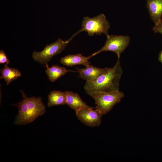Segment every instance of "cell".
I'll list each match as a JSON object with an SVG mask.
<instances>
[{
	"mask_svg": "<svg viewBox=\"0 0 162 162\" xmlns=\"http://www.w3.org/2000/svg\"><path fill=\"white\" fill-rule=\"evenodd\" d=\"M65 92L66 94V104L75 112L82 109L92 107L84 102L77 93L69 91Z\"/></svg>",
	"mask_w": 162,
	"mask_h": 162,
	"instance_id": "11",
	"label": "cell"
},
{
	"mask_svg": "<svg viewBox=\"0 0 162 162\" xmlns=\"http://www.w3.org/2000/svg\"><path fill=\"white\" fill-rule=\"evenodd\" d=\"M10 62L9 59L8 58L5 53L3 50L0 51V64H3L5 63L8 65Z\"/></svg>",
	"mask_w": 162,
	"mask_h": 162,
	"instance_id": "16",
	"label": "cell"
},
{
	"mask_svg": "<svg viewBox=\"0 0 162 162\" xmlns=\"http://www.w3.org/2000/svg\"><path fill=\"white\" fill-rule=\"evenodd\" d=\"M104 45L99 50L92 54L93 56L104 51H110L116 54L118 59L129 45L130 38L128 36L109 35Z\"/></svg>",
	"mask_w": 162,
	"mask_h": 162,
	"instance_id": "5",
	"label": "cell"
},
{
	"mask_svg": "<svg viewBox=\"0 0 162 162\" xmlns=\"http://www.w3.org/2000/svg\"><path fill=\"white\" fill-rule=\"evenodd\" d=\"M122 73L120 60L118 59L113 67L95 80L86 82L84 86L85 90L90 96L98 93L119 90L120 80Z\"/></svg>",
	"mask_w": 162,
	"mask_h": 162,
	"instance_id": "1",
	"label": "cell"
},
{
	"mask_svg": "<svg viewBox=\"0 0 162 162\" xmlns=\"http://www.w3.org/2000/svg\"><path fill=\"white\" fill-rule=\"evenodd\" d=\"M81 26L82 28L78 32L86 31L90 36L100 35L103 33L107 36L110 27L106 16L102 13L92 18L83 17Z\"/></svg>",
	"mask_w": 162,
	"mask_h": 162,
	"instance_id": "2",
	"label": "cell"
},
{
	"mask_svg": "<svg viewBox=\"0 0 162 162\" xmlns=\"http://www.w3.org/2000/svg\"><path fill=\"white\" fill-rule=\"evenodd\" d=\"M13 105L16 106L18 113L14 123L16 125H25L34 121L37 118L28 107L25 99L23 98L20 101Z\"/></svg>",
	"mask_w": 162,
	"mask_h": 162,
	"instance_id": "7",
	"label": "cell"
},
{
	"mask_svg": "<svg viewBox=\"0 0 162 162\" xmlns=\"http://www.w3.org/2000/svg\"><path fill=\"white\" fill-rule=\"evenodd\" d=\"M0 79H4L7 85H9L13 80L21 76V73L18 69L8 67L4 64L3 68L0 69Z\"/></svg>",
	"mask_w": 162,
	"mask_h": 162,
	"instance_id": "15",
	"label": "cell"
},
{
	"mask_svg": "<svg viewBox=\"0 0 162 162\" xmlns=\"http://www.w3.org/2000/svg\"><path fill=\"white\" fill-rule=\"evenodd\" d=\"M48 98L47 106L48 107L66 104V94L65 92L51 91L48 95Z\"/></svg>",
	"mask_w": 162,
	"mask_h": 162,
	"instance_id": "14",
	"label": "cell"
},
{
	"mask_svg": "<svg viewBox=\"0 0 162 162\" xmlns=\"http://www.w3.org/2000/svg\"><path fill=\"white\" fill-rule=\"evenodd\" d=\"M76 68L79 74V76L86 80V82H89L95 80L101 75L107 71L110 68H100L90 64L85 68Z\"/></svg>",
	"mask_w": 162,
	"mask_h": 162,
	"instance_id": "8",
	"label": "cell"
},
{
	"mask_svg": "<svg viewBox=\"0 0 162 162\" xmlns=\"http://www.w3.org/2000/svg\"><path fill=\"white\" fill-rule=\"evenodd\" d=\"M93 56L92 54L89 56L85 57L80 53L69 55L62 58L60 62L63 64L68 67L82 65L86 67L90 65L91 63L89 60Z\"/></svg>",
	"mask_w": 162,
	"mask_h": 162,
	"instance_id": "10",
	"label": "cell"
},
{
	"mask_svg": "<svg viewBox=\"0 0 162 162\" xmlns=\"http://www.w3.org/2000/svg\"><path fill=\"white\" fill-rule=\"evenodd\" d=\"M45 67L46 69L45 70L49 80L53 82L67 73L74 72V71L68 70L64 67H61L57 65H53L52 67H49L48 64H45Z\"/></svg>",
	"mask_w": 162,
	"mask_h": 162,
	"instance_id": "13",
	"label": "cell"
},
{
	"mask_svg": "<svg viewBox=\"0 0 162 162\" xmlns=\"http://www.w3.org/2000/svg\"><path fill=\"white\" fill-rule=\"evenodd\" d=\"M152 30L155 33H160L162 34V19L157 24L155 25V26L153 28Z\"/></svg>",
	"mask_w": 162,
	"mask_h": 162,
	"instance_id": "17",
	"label": "cell"
},
{
	"mask_svg": "<svg viewBox=\"0 0 162 162\" xmlns=\"http://www.w3.org/2000/svg\"><path fill=\"white\" fill-rule=\"evenodd\" d=\"M78 119L83 124L89 127L100 126L103 115L98 109H93L92 107L83 108L76 112Z\"/></svg>",
	"mask_w": 162,
	"mask_h": 162,
	"instance_id": "6",
	"label": "cell"
},
{
	"mask_svg": "<svg viewBox=\"0 0 162 162\" xmlns=\"http://www.w3.org/2000/svg\"><path fill=\"white\" fill-rule=\"evenodd\" d=\"M147 7L151 18L155 25L161 19L162 0H147Z\"/></svg>",
	"mask_w": 162,
	"mask_h": 162,
	"instance_id": "12",
	"label": "cell"
},
{
	"mask_svg": "<svg viewBox=\"0 0 162 162\" xmlns=\"http://www.w3.org/2000/svg\"><path fill=\"white\" fill-rule=\"evenodd\" d=\"M124 96L123 92L118 90L98 93L91 96L94 100L96 108L99 110L104 115L109 113Z\"/></svg>",
	"mask_w": 162,
	"mask_h": 162,
	"instance_id": "3",
	"label": "cell"
},
{
	"mask_svg": "<svg viewBox=\"0 0 162 162\" xmlns=\"http://www.w3.org/2000/svg\"><path fill=\"white\" fill-rule=\"evenodd\" d=\"M158 59L162 63V51L159 54Z\"/></svg>",
	"mask_w": 162,
	"mask_h": 162,
	"instance_id": "18",
	"label": "cell"
},
{
	"mask_svg": "<svg viewBox=\"0 0 162 162\" xmlns=\"http://www.w3.org/2000/svg\"><path fill=\"white\" fill-rule=\"evenodd\" d=\"M73 37L65 41L59 38L56 42L47 45L41 51H34L32 54L33 58L40 64L47 63L53 56L64 50Z\"/></svg>",
	"mask_w": 162,
	"mask_h": 162,
	"instance_id": "4",
	"label": "cell"
},
{
	"mask_svg": "<svg viewBox=\"0 0 162 162\" xmlns=\"http://www.w3.org/2000/svg\"><path fill=\"white\" fill-rule=\"evenodd\" d=\"M21 92L22 94L23 97L26 100L28 107L37 118L44 114L46 111V108L41 98L35 96L28 98L22 91Z\"/></svg>",
	"mask_w": 162,
	"mask_h": 162,
	"instance_id": "9",
	"label": "cell"
}]
</instances>
